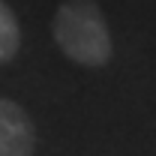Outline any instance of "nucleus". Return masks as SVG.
<instances>
[{
    "instance_id": "f257e3e1",
    "label": "nucleus",
    "mask_w": 156,
    "mask_h": 156,
    "mask_svg": "<svg viewBox=\"0 0 156 156\" xmlns=\"http://www.w3.org/2000/svg\"><path fill=\"white\" fill-rule=\"evenodd\" d=\"M60 51L81 66H105L111 60V33L93 0H66L54 15Z\"/></svg>"
},
{
    "instance_id": "f03ea898",
    "label": "nucleus",
    "mask_w": 156,
    "mask_h": 156,
    "mask_svg": "<svg viewBox=\"0 0 156 156\" xmlns=\"http://www.w3.org/2000/svg\"><path fill=\"white\" fill-rule=\"evenodd\" d=\"M33 144L36 135L27 111L12 99H0V156H30Z\"/></svg>"
},
{
    "instance_id": "7ed1b4c3",
    "label": "nucleus",
    "mask_w": 156,
    "mask_h": 156,
    "mask_svg": "<svg viewBox=\"0 0 156 156\" xmlns=\"http://www.w3.org/2000/svg\"><path fill=\"white\" fill-rule=\"evenodd\" d=\"M21 48V27L15 12L0 0V63H9V60L18 54Z\"/></svg>"
}]
</instances>
